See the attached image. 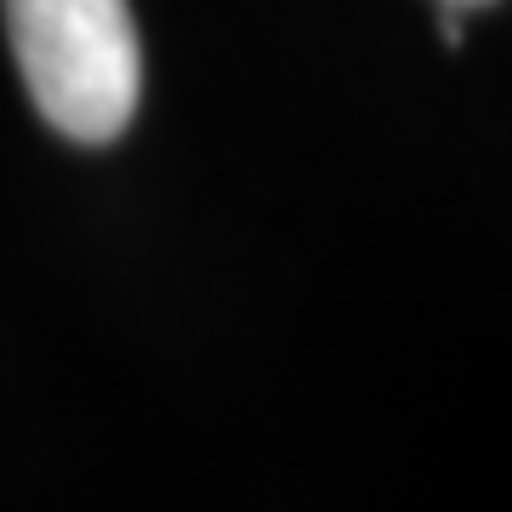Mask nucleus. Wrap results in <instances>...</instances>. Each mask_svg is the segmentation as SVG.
<instances>
[{
	"label": "nucleus",
	"mask_w": 512,
	"mask_h": 512,
	"mask_svg": "<svg viewBox=\"0 0 512 512\" xmlns=\"http://www.w3.org/2000/svg\"><path fill=\"white\" fill-rule=\"evenodd\" d=\"M29 103L69 143H114L143 97V46L126 0H0Z\"/></svg>",
	"instance_id": "nucleus-1"
},
{
	"label": "nucleus",
	"mask_w": 512,
	"mask_h": 512,
	"mask_svg": "<svg viewBox=\"0 0 512 512\" xmlns=\"http://www.w3.org/2000/svg\"><path fill=\"white\" fill-rule=\"evenodd\" d=\"M439 6H461V12H473V6H490V0H439Z\"/></svg>",
	"instance_id": "nucleus-2"
}]
</instances>
